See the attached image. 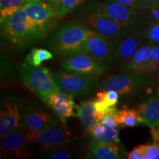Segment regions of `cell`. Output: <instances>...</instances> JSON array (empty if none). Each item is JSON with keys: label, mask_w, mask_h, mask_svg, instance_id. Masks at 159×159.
I'll list each match as a JSON object with an SVG mask.
<instances>
[{"label": "cell", "mask_w": 159, "mask_h": 159, "mask_svg": "<svg viewBox=\"0 0 159 159\" xmlns=\"http://www.w3.org/2000/svg\"><path fill=\"white\" fill-rule=\"evenodd\" d=\"M0 23L2 35L15 47L23 48L47 36L57 25V19L39 25L31 21L21 7Z\"/></svg>", "instance_id": "6da1fadb"}, {"label": "cell", "mask_w": 159, "mask_h": 159, "mask_svg": "<svg viewBox=\"0 0 159 159\" xmlns=\"http://www.w3.org/2000/svg\"><path fill=\"white\" fill-rule=\"evenodd\" d=\"M89 29L80 21L63 24L51 34L44 46L57 58H66L78 54L87 39Z\"/></svg>", "instance_id": "7a4b0ae2"}, {"label": "cell", "mask_w": 159, "mask_h": 159, "mask_svg": "<svg viewBox=\"0 0 159 159\" xmlns=\"http://www.w3.org/2000/svg\"><path fill=\"white\" fill-rule=\"evenodd\" d=\"M19 75L23 84L45 102L52 94L61 90L53 73L47 67L33 66L25 62L19 67Z\"/></svg>", "instance_id": "3957f363"}, {"label": "cell", "mask_w": 159, "mask_h": 159, "mask_svg": "<svg viewBox=\"0 0 159 159\" xmlns=\"http://www.w3.org/2000/svg\"><path fill=\"white\" fill-rule=\"evenodd\" d=\"M85 11L97 12L130 27H140L142 16L144 14V12L114 0L105 2L91 0L85 7Z\"/></svg>", "instance_id": "277c9868"}, {"label": "cell", "mask_w": 159, "mask_h": 159, "mask_svg": "<svg viewBox=\"0 0 159 159\" xmlns=\"http://www.w3.org/2000/svg\"><path fill=\"white\" fill-rule=\"evenodd\" d=\"M156 83V79L151 76L124 73L109 77L99 87L102 90H114L120 95H130L150 89Z\"/></svg>", "instance_id": "5b68a950"}, {"label": "cell", "mask_w": 159, "mask_h": 159, "mask_svg": "<svg viewBox=\"0 0 159 159\" xmlns=\"http://www.w3.org/2000/svg\"><path fill=\"white\" fill-rule=\"evenodd\" d=\"M91 30L96 32L111 41H116L131 30L137 27H130L117 22L104 15L93 11H85L83 17L79 20Z\"/></svg>", "instance_id": "8992f818"}, {"label": "cell", "mask_w": 159, "mask_h": 159, "mask_svg": "<svg viewBox=\"0 0 159 159\" xmlns=\"http://www.w3.org/2000/svg\"><path fill=\"white\" fill-rule=\"evenodd\" d=\"M61 69L66 72L97 80L106 72L108 66L90 55L79 54L65 58Z\"/></svg>", "instance_id": "52a82bcc"}, {"label": "cell", "mask_w": 159, "mask_h": 159, "mask_svg": "<svg viewBox=\"0 0 159 159\" xmlns=\"http://www.w3.org/2000/svg\"><path fill=\"white\" fill-rule=\"evenodd\" d=\"M148 42L143 30L140 27L128 32L126 34L115 41L113 66L122 69L132 58L137 50Z\"/></svg>", "instance_id": "ba28073f"}, {"label": "cell", "mask_w": 159, "mask_h": 159, "mask_svg": "<svg viewBox=\"0 0 159 159\" xmlns=\"http://www.w3.org/2000/svg\"><path fill=\"white\" fill-rule=\"evenodd\" d=\"M115 41L107 39L96 32L91 30L86 40L78 52V54L90 55L104 63L108 68L113 66Z\"/></svg>", "instance_id": "9c48e42d"}, {"label": "cell", "mask_w": 159, "mask_h": 159, "mask_svg": "<svg viewBox=\"0 0 159 159\" xmlns=\"http://www.w3.org/2000/svg\"><path fill=\"white\" fill-rule=\"evenodd\" d=\"M52 73L61 90L72 94L75 97L89 96L99 85L97 79L87 78L62 70Z\"/></svg>", "instance_id": "30bf717a"}, {"label": "cell", "mask_w": 159, "mask_h": 159, "mask_svg": "<svg viewBox=\"0 0 159 159\" xmlns=\"http://www.w3.org/2000/svg\"><path fill=\"white\" fill-rule=\"evenodd\" d=\"M71 132L66 123L61 119L53 120L52 124L40 135L38 143L42 150L62 148L70 142Z\"/></svg>", "instance_id": "8fae6325"}, {"label": "cell", "mask_w": 159, "mask_h": 159, "mask_svg": "<svg viewBox=\"0 0 159 159\" xmlns=\"http://www.w3.org/2000/svg\"><path fill=\"white\" fill-rule=\"evenodd\" d=\"M23 122L30 142L35 143L38 142L41 133L52 124L53 119L47 113L29 109L24 114Z\"/></svg>", "instance_id": "7c38bea8"}, {"label": "cell", "mask_w": 159, "mask_h": 159, "mask_svg": "<svg viewBox=\"0 0 159 159\" xmlns=\"http://www.w3.org/2000/svg\"><path fill=\"white\" fill-rule=\"evenodd\" d=\"M2 140L1 152L4 154H11L19 158L27 157V146L30 142L25 126L11 132Z\"/></svg>", "instance_id": "4fadbf2b"}, {"label": "cell", "mask_w": 159, "mask_h": 159, "mask_svg": "<svg viewBox=\"0 0 159 159\" xmlns=\"http://www.w3.org/2000/svg\"><path fill=\"white\" fill-rule=\"evenodd\" d=\"M74 97L72 94L60 90L52 94L46 103L53 111L57 118L66 123L67 119L76 116L74 113L76 107Z\"/></svg>", "instance_id": "5bb4252c"}, {"label": "cell", "mask_w": 159, "mask_h": 159, "mask_svg": "<svg viewBox=\"0 0 159 159\" xmlns=\"http://www.w3.org/2000/svg\"><path fill=\"white\" fill-rule=\"evenodd\" d=\"M23 8L29 19L39 25H46L59 19L54 7L43 0H27Z\"/></svg>", "instance_id": "9a60e30c"}, {"label": "cell", "mask_w": 159, "mask_h": 159, "mask_svg": "<svg viewBox=\"0 0 159 159\" xmlns=\"http://www.w3.org/2000/svg\"><path fill=\"white\" fill-rule=\"evenodd\" d=\"M21 117L19 108L15 102H7L0 113V137H4L19 128Z\"/></svg>", "instance_id": "2e32d148"}, {"label": "cell", "mask_w": 159, "mask_h": 159, "mask_svg": "<svg viewBox=\"0 0 159 159\" xmlns=\"http://www.w3.org/2000/svg\"><path fill=\"white\" fill-rule=\"evenodd\" d=\"M152 43L148 42L139 48L128 63L121 69L124 73L143 75V73L151 58Z\"/></svg>", "instance_id": "e0dca14e"}, {"label": "cell", "mask_w": 159, "mask_h": 159, "mask_svg": "<svg viewBox=\"0 0 159 159\" xmlns=\"http://www.w3.org/2000/svg\"><path fill=\"white\" fill-rule=\"evenodd\" d=\"M137 111L143 119V125L153 128L159 125V97L152 96L139 105Z\"/></svg>", "instance_id": "ac0fdd59"}, {"label": "cell", "mask_w": 159, "mask_h": 159, "mask_svg": "<svg viewBox=\"0 0 159 159\" xmlns=\"http://www.w3.org/2000/svg\"><path fill=\"white\" fill-rule=\"evenodd\" d=\"M119 144L106 141L93 140L89 145V150L93 158L98 159H118L122 158Z\"/></svg>", "instance_id": "d6986e66"}, {"label": "cell", "mask_w": 159, "mask_h": 159, "mask_svg": "<svg viewBox=\"0 0 159 159\" xmlns=\"http://www.w3.org/2000/svg\"><path fill=\"white\" fill-rule=\"evenodd\" d=\"M76 116L78 117L83 127L87 132L99 122L97 111L94 108V100L81 102L77 108Z\"/></svg>", "instance_id": "ffe728a7"}, {"label": "cell", "mask_w": 159, "mask_h": 159, "mask_svg": "<svg viewBox=\"0 0 159 159\" xmlns=\"http://www.w3.org/2000/svg\"><path fill=\"white\" fill-rule=\"evenodd\" d=\"M116 120L119 126L122 128H134L138 125H143V119L137 109L125 108L117 111Z\"/></svg>", "instance_id": "44dd1931"}, {"label": "cell", "mask_w": 159, "mask_h": 159, "mask_svg": "<svg viewBox=\"0 0 159 159\" xmlns=\"http://www.w3.org/2000/svg\"><path fill=\"white\" fill-rule=\"evenodd\" d=\"M54 55L47 49L33 48L26 57V63L33 66H40L46 61L53 58Z\"/></svg>", "instance_id": "7402d4cb"}, {"label": "cell", "mask_w": 159, "mask_h": 159, "mask_svg": "<svg viewBox=\"0 0 159 159\" xmlns=\"http://www.w3.org/2000/svg\"><path fill=\"white\" fill-rule=\"evenodd\" d=\"M27 0H0V22L25 6Z\"/></svg>", "instance_id": "603a6c76"}, {"label": "cell", "mask_w": 159, "mask_h": 159, "mask_svg": "<svg viewBox=\"0 0 159 159\" xmlns=\"http://www.w3.org/2000/svg\"><path fill=\"white\" fill-rule=\"evenodd\" d=\"M85 1L86 0H59L54 6L57 16L61 18L69 14Z\"/></svg>", "instance_id": "cb8c5ba5"}, {"label": "cell", "mask_w": 159, "mask_h": 159, "mask_svg": "<svg viewBox=\"0 0 159 159\" xmlns=\"http://www.w3.org/2000/svg\"><path fill=\"white\" fill-rule=\"evenodd\" d=\"M159 74V45H152L151 58L143 73L145 76Z\"/></svg>", "instance_id": "d4e9b609"}, {"label": "cell", "mask_w": 159, "mask_h": 159, "mask_svg": "<svg viewBox=\"0 0 159 159\" xmlns=\"http://www.w3.org/2000/svg\"><path fill=\"white\" fill-rule=\"evenodd\" d=\"M143 30L147 41L153 45H159V22L149 20L148 25Z\"/></svg>", "instance_id": "484cf974"}, {"label": "cell", "mask_w": 159, "mask_h": 159, "mask_svg": "<svg viewBox=\"0 0 159 159\" xmlns=\"http://www.w3.org/2000/svg\"><path fill=\"white\" fill-rule=\"evenodd\" d=\"M119 93L114 90H102L97 92V98L105 100L109 106H114L116 105L119 99Z\"/></svg>", "instance_id": "4316f807"}, {"label": "cell", "mask_w": 159, "mask_h": 159, "mask_svg": "<svg viewBox=\"0 0 159 159\" xmlns=\"http://www.w3.org/2000/svg\"><path fill=\"white\" fill-rule=\"evenodd\" d=\"M105 132H106V127L101 122H99L88 131L93 140L96 141H105Z\"/></svg>", "instance_id": "83f0119b"}, {"label": "cell", "mask_w": 159, "mask_h": 159, "mask_svg": "<svg viewBox=\"0 0 159 159\" xmlns=\"http://www.w3.org/2000/svg\"><path fill=\"white\" fill-rule=\"evenodd\" d=\"M105 141L120 144L119 127H115V128H108V127H106Z\"/></svg>", "instance_id": "f1b7e54d"}, {"label": "cell", "mask_w": 159, "mask_h": 159, "mask_svg": "<svg viewBox=\"0 0 159 159\" xmlns=\"http://www.w3.org/2000/svg\"><path fill=\"white\" fill-rule=\"evenodd\" d=\"M114 1L118 2L132 8L139 10V11L144 12L147 9V5L143 0H114Z\"/></svg>", "instance_id": "f546056e"}, {"label": "cell", "mask_w": 159, "mask_h": 159, "mask_svg": "<svg viewBox=\"0 0 159 159\" xmlns=\"http://www.w3.org/2000/svg\"><path fill=\"white\" fill-rule=\"evenodd\" d=\"M129 159H146V144L137 146L128 154Z\"/></svg>", "instance_id": "4dcf8cb0"}, {"label": "cell", "mask_w": 159, "mask_h": 159, "mask_svg": "<svg viewBox=\"0 0 159 159\" xmlns=\"http://www.w3.org/2000/svg\"><path fill=\"white\" fill-rule=\"evenodd\" d=\"M146 159H159V144L156 142L146 144Z\"/></svg>", "instance_id": "1f68e13d"}, {"label": "cell", "mask_w": 159, "mask_h": 159, "mask_svg": "<svg viewBox=\"0 0 159 159\" xmlns=\"http://www.w3.org/2000/svg\"><path fill=\"white\" fill-rule=\"evenodd\" d=\"M49 158L51 159H69L72 158V155L68 151L59 150L49 155Z\"/></svg>", "instance_id": "d6a6232c"}, {"label": "cell", "mask_w": 159, "mask_h": 159, "mask_svg": "<svg viewBox=\"0 0 159 159\" xmlns=\"http://www.w3.org/2000/svg\"><path fill=\"white\" fill-rule=\"evenodd\" d=\"M144 12H148L150 20L159 22V7H149Z\"/></svg>", "instance_id": "836d02e7"}, {"label": "cell", "mask_w": 159, "mask_h": 159, "mask_svg": "<svg viewBox=\"0 0 159 159\" xmlns=\"http://www.w3.org/2000/svg\"><path fill=\"white\" fill-rule=\"evenodd\" d=\"M94 108L96 109L97 111H105L108 109L109 107V105L105 102V100H103L102 99L97 98L96 100H94Z\"/></svg>", "instance_id": "e575fe53"}, {"label": "cell", "mask_w": 159, "mask_h": 159, "mask_svg": "<svg viewBox=\"0 0 159 159\" xmlns=\"http://www.w3.org/2000/svg\"><path fill=\"white\" fill-rule=\"evenodd\" d=\"M150 132L154 142L159 144V125L155 126L153 128H150Z\"/></svg>", "instance_id": "d590c367"}, {"label": "cell", "mask_w": 159, "mask_h": 159, "mask_svg": "<svg viewBox=\"0 0 159 159\" xmlns=\"http://www.w3.org/2000/svg\"><path fill=\"white\" fill-rule=\"evenodd\" d=\"M146 4L147 8L149 7H159V0H143Z\"/></svg>", "instance_id": "8d00e7d4"}, {"label": "cell", "mask_w": 159, "mask_h": 159, "mask_svg": "<svg viewBox=\"0 0 159 159\" xmlns=\"http://www.w3.org/2000/svg\"><path fill=\"white\" fill-rule=\"evenodd\" d=\"M43 1H44L47 3L49 4V5H51L53 7H54V6L55 5V4H56L57 2L59 1V0H43Z\"/></svg>", "instance_id": "74e56055"}, {"label": "cell", "mask_w": 159, "mask_h": 159, "mask_svg": "<svg viewBox=\"0 0 159 159\" xmlns=\"http://www.w3.org/2000/svg\"><path fill=\"white\" fill-rule=\"evenodd\" d=\"M158 96L159 97V85H158Z\"/></svg>", "instance_id": "f35d334b"}]
</instances>
